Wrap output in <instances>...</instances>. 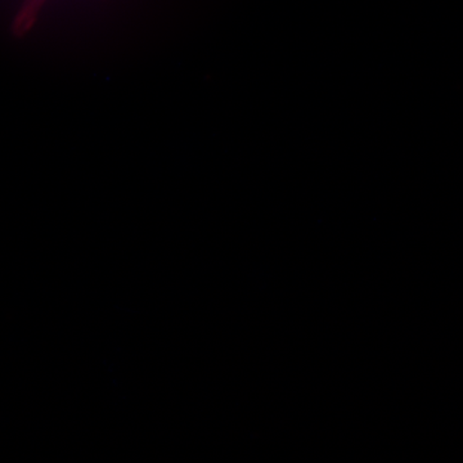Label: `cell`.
<instances>
[{
  "label": "cell",
  "instance_id": "obj_1",
  "mask_svg": "<svg viewBox=\"0 0 463 463\" xmlns=\"http://www.w3.org/2000/svg\"><path fill=\"white\" fill-rule=\"evenodd\" d=\"M47 2L48 0H24L23 5L12 24V33L14 36L21 38L33 29L38 21L42 8Z\"/></svg>",
  "mask_w": 463,
  "mask_h": 463
}]
</instances>
